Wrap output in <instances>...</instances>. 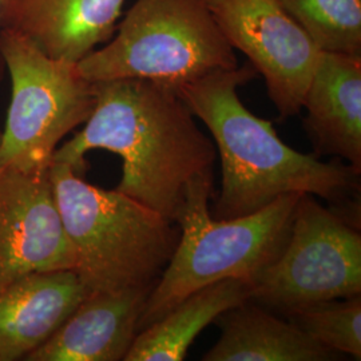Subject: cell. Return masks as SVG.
Listing matches in <instances>:
<instances>
[{
	"label": "cell",
	"instance_id": "6da1fadb",
	"mask_svg": "<svg viewBox=\"0 0 361 361\" xmlns=\"http://www.w3.org/2000/svg\"><path fill=\"white\" fill-rule=\"evenodd\" d=\"M94 92L90 116L55 150L52 164L82 176L92 150L119 155L123 166L116 190L177 224L190 185L213 176L216 145L170 86L125 78L94 82Z\"/></svg>",
	"mask_w": 361,
	"mask_h": 361
},
{
	"label": "cell",
	"instance_id": "7a4b0ae2",
	"mask_svg": "<svg viewBox=\"0 0 361 361\" xmlns=\"http://www.w3.org/2000/svg\"><path fill=\"white\" fill-rule=\"evenodd\" d=\"M256 75L255 67L246 63L177 89L193 116L210 130L219 150L222 189L214 216L244 217L289 193L319 195L338 207L359 193L360 170L298 153L280 140L271 122L246 109L238 87Z\"/></svg>",
	"mask_w": 361,
	"mask_h": 361
},
{
	"label": "cell",
	"instance_id": "3957f363",
	"mask_svg": "<svg viewBox=\"0 0 361 361\" xmlns=\"http://www.w3.org/2000/svg\"><path fill=\"white\" fill-rule=\"evenodd\" d=\"M54 193L89 292L157 284L173 257L180 226L118 190H104L65 164L50 168Z\"/></svg>",
	"mask_w": 361,
	"mask_h": 361
},
{
	"label": "cell",
	"instance_id": "277c9868",
	"mask_svg": "<svg viewBox=\"0 0 361 361\" xmlns=\"http://www.w3.org/2000/svg\"><path fill=\"white\" fill-rule=\"evenodd\" d=\"M213 176L190 185L177 225L180 238L168 267L147 297L138 332L159 320L185 297L226 279L252 284L280 255L288 240L301 194L279 197L244 217L212 219Z\"/></svg>",
	"mask_w": 361,
	"mask_h": 361
},
{
	"label": "cell",
	"instance_id": "5b68a950",
	"mask_svg": "<svg viewBox=\"0 0 361 361\" xmlns=\"http://www.w3.org/2000/svg\"><path fill=\"white\" fill-rule=\"evenodd\" d=\"M77 66L92 83L135 78L177 90L238 61L205 0H135L113 38Z\"/></svg>",
	"mask_w": 361,
	"mask_h": 361
},
{
	"label": "cell",
	"instance_id": "8992f818",
	"mask_svg": "<svg viewBox=\"0 0 361 361\" xmlns=\"http://www.w3.org/2000/svg\"><path fill=\"white\" fill-rule=\"evenodd\" d=\"M0 55L11 79L0 169L51 168L66 135L90 116L94 83L80 75L77 63L49 56L11 30H0Z\"/></svg>",
	"mask_w": 361,
	"mask_h": 361
},
{
	"label": "cell",
	"instance_id": "52a82bcc",
	"mask_svg": "<svg viewBox=\"0 0 361 361\" xmlns=\"http://www.w3.org/2000/svg\"><path fill=\"white\" fill-rule=\"evenodd\" d=\"M361 295V235L355 221L301 194L280 255L250 284V300L286 314Z\"/></svg>",
	"mask_w": 361,
	"mask_h": 361
},
{
	"label": "cell",
	"instance_id": "ba28073f",
	"mask_svg": "<svg viewBox=\"0 0 361 361\" xmlns=\"http://www.w3.org/2000/svg\"><path fill=\"white\" fill-rule=\"evenodd\" d=\"M221 32L261 74L280 118L296 116L319 47L279 0H205Z\"/></svg>",
	"mask_w": 361,
	"mask_h": 361
},
{
	"label": "cell",
	"instance_id": "9c48e42d",
	"mask_svg": "<svg viewBox=\"0 0 361 361\" xmlns=\"http://www.w3.org/2000/svg\"><path fill=\"white\" fill-rule=\"evenodd\" d=\"M75 269L50 168L0 169V289L39 271Z\"/></svg>",
	"mask_w": 361,
	"mask_h": 361
},
{
	"label": "cell",
	"instance_id": "30bf717a",
	"mask_svg": "<svg viewBox=\"0 0 361 361\" xmlns=\"http://www.w3.org/2000/svg\"><path fill=\"white\" fill-rule=\"evenodd\" d=\"M126 0H4L1 28L49 56L79 63L116 34Z\"/></svg>",
	"mask_w": 361,
	"mask_h": 361
},
{
	"label": "cell",
	"instance_id": "8fae6325",
	"mask_svg": "<svg viewBox=\"0 0 361 361\" xmlns=\"http://www.w3.org/2000/svg\"><path fill=\"white\" fill-rule=\"evenodd\" d=\"M153 288L91 292L26 361L125 360Z\"/></svg>",
	"mask_w": 361,
	"mask_h": 361
},
{
	"label": "cell",
	"instance_id": "7c38bea8",
	"mask_svg": "<svg viewBox=\"0 0 361 361\" xmlns=\"http://www.w3.org/2000/svg\"><path fill=\"white\" fill-rule=\"evenodd\" d=\"M89 293L74 269L32 273L0 289V361H26Z\"/></svg>",
	"mask_w": 361,
	"mask_h": 361
},
{
	"label": "cell",
	"instance_id": "4fadbf2b",
	"mask_svg": "<svg viewBox=\"0 0 361 361\" xmlns=\"http://www.w3.org/2000/svg\"><path fill=\"white\" fill-rule=\"evenodd\" d=\"M302 109L316 155H336L361 170L360 55L320 51Z\"/></svg>",
	"mask_w": 361,
	"mask_h": 361
},
{
	"label": "cell",
	"instance_id": "5bb4252c",
	"mask_svg": "<svg viewBox=\"0 0 361 361\" xmlns=\"http://www.w3.org/2000/svg\"><path fill=\"white\" fill-rule=\"evenodd\" d=\"M221 337L205 361H328L340 353L319 344L286 319L252 300L216 319Z\"/></svg>",
	"mask_w": 361,
	"mask_h": 361
},
{
	"label": "cell",
	"instance_id": "9a60e30c",
	"mask_svg": "<svg viewBox=\"0 0 361 361\" xmlns=\"http://www.w3.org/2000/svg\"><path fill=\"white\" fill-rule=\"evenodd\" d=\"M246 300H250V284L244 280L226 279L207 285L140 331L123 361L183 360L204 328Z\"/></svg>",
	"mask_w": 361,
	"mask_h": 361
},
{
	"label": "cell",
	"instance_id": "2e32d148",
	"mask_svg": "<svg viewBox=\"0 0 361 361\" xmlns=\"http://www.w3.org/2000/svg\"><path fill=\"white\" fill-rule=\"evenodd\" d=\"M320 51L361 56V0H279Z\"/></svg>",
	"mask_w": 361,
	"mask_h": 361
},
{
	"label": "cell",
	"instance_id": "e0dca14e",
	"mask_svg": "<svg viewBox=\"0 0 361 361\" xmlns=\"http://www.w3.org/2000/svg\"><path fill=\"white\" fill-rule=\"evenodd\" d=\"M338 300L304 305L284 316L319 344L360 360V295Z\"/></svg>",
	"mask_w": 361,
	"mask_h": 361
},
{
	"label": "cell",
	"instance_id": "ac0fdd59",
	"mask_svg": "<svg viewBox=\"0 0 361 361\" xmlns=\"http://www.w3.org/2000/svg\"><path fill=\"white\" fill-rule=\"evenodd\" d=\"M3 3H4V0H0V19H1V8H3ZM0 30H1V23H0ZM4 74H6V67H4L3 59H1V55H0V82H1V79L4 77Z\"/></svg>",
	"mask_w": 361,
	"mask_h": 361
},
{
	"label": "cell",
	"instance_id": "d6986e66",
	"mask_svg": "<svg viewBox=\"0 0 361 361\" xmlns=\"http://www.w3.org/2000/svg\"><path fill=\"white\" fill-rule=\"evenodd\" d=\"M0 140H1V129H0Z\"/></svg>",
	"mask_w": 361,
	"mask_h": 361
}]
</instances>
